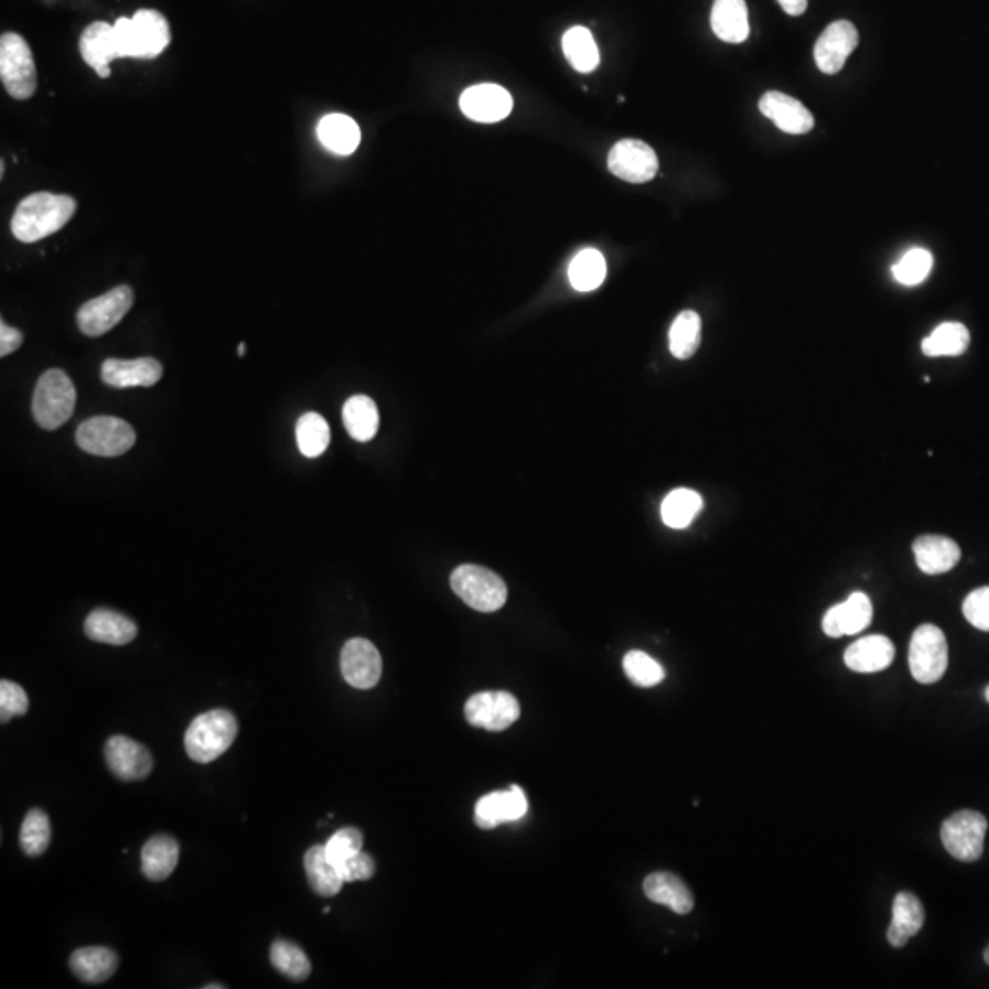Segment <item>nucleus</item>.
Listing matches in <instances>:
<instances>
[{
    "mask_svg": "<svg viewBox=\"0 0 989 989\" xmlns=\"http://www.w3.org/2000/svg\"><path fill=\"white\" fill-rule=\"evenodd\" d=\"M72 196L54 193H33L22 198L11 218V233L24 244L39 243L61 232L76 213Z\"/></svg>",
    "mask_w": 989,
    "mask_h": 989,
    "instance_id": "nucleus-1",
    "label": "nucleus"
},
{
    "mask_svg": "<svg viewBox=\"0 0 989 989\" xmlns=\"http://www.w3.org/2000/svg\"><path fill=\"white\" fill-rule=\"evenodd\" d=\"M114 35L118 44L119 60H154L171 44V28L165 17L157 10L136 11L135 17H119L114 22Z\"/></svg>",
    "mask_w": 989,
    "mask_h": 989,
    "instance_id": "nucleus-2",
    "label": "nucleus"
},
{
    "mask_svg": "<svg viewBox=\"0 0 989 989\" xmlns=\"http://www.w3.org/2000/svg\"><path fill=\"white\" fill-rule=\"evenodd\" d=\"M237 733L235 714L227 709H213L191 722L184 739L185 752L195 763H213L232 748Z\"/></svg>",
    "mask_w": 989,
    "mask_h": 989,
    "instance_id": "nucleus-3",
    "label": "nucleus"
},
{
    "mask_svg": "<svg viewBox=\"0 0 989 989\" xmlns=\"http://www.w3.org/2000/svg\"><path fill=\"white\" fill-rule=\"evenodd\" d=\"M76 387L68 374L52 368L39 378L33 393L32 411L35 422L43 429L54 431L65 426L76 409Z\"/></svg>",
    "mask_w": 989,
    "mask_h": 989,
    "instance_id": "nucleus-4",
    "label": "nucleus"
},
{
    "mask_svg": "<svg viewBox=\"0 0 989 989\" xmlns=\"http://www.w3.org/2000/svg\"><path fill=\"white\" fill-rule=\"evenodd\" d=\"M0 79L11 98L24 101L37 90V68L32 50L17 33L0 37Z\"/></svg>",
    "mask_w": 989,
    "mask_h": 989,
    "instance_id": "nucleus-5",
    "label": "nucleus"
},
{
    "mask_svg": "<svg viewBox=\"0 0 989 989\" xmlns=\"http://www.w3.org/2000/svg\"><path fill=\"white\" fill-rule=\"evenodd\" d=\"M454 594L479 612H495L508 600V587L497 573L476 565H462L451 576Z\"/></svg>",
    "mask_w": 989,
    "mask_h": 989,
    "instance_id": "nucleus-6",
    "label": "nucleus"
},
{
    "mask_svg": "<svg viewBox=\"0 0 989 989\" xmlns=\"http://www.w3.org/2000/svg\"><path fill=\"white\" fill-rule=\"evenodd\" d=\"M949 665V647L946 634L936 625H920L914 631L909 647V667L920 684H936L946 675Z\"/></svg>",
    "mask_w": 989,
    "mask_h": 989,
    "instance_id": "nucleus-7",
    "label": "nucleus"
},
{
    "mask_svg": "<svg viewBox=\"0 0 989 989\" xmlns=\"http://www.w3.org/2000/svg\"><path fill=\"white\" fill-rule=\"evenodd\" d=\"M986 832L988 819L980 811L960 810L944 821L940 838L955 860L974 863L985 852Z\"/></svg>",
    "mask_w": 989,
    "mask_h": 989,
    "instance_id": "nucleus-8",
    "label": "nucleus"
},
{
    "mask_svg": "<svg viewBox=\"0 0 989 989\" xmlns=\"http://www.w3.org/2000/svg\"><path fill=\"white\" fill-rule=\"evenodd\" d=\"M76 440L85 453L96 456H121L135 445L136 433L125 420L96 417L77 428Z\"/></svg>",
    "mask_w": 989,
    "mask_h": 989,
    "instance_id": "nucleus-9",
    "label": "nucleus"
},
{
    "mask_svg": "<svg viewBox=\"0 0 989 989\" xmlns=\"http://www.w3.org/2000/svg\"><path fill=\"white\" fill-rule=\"evenodd\" d=\"M135 303V292L127 284L116 287L110 292L90 299L77 312V326L88 337L107 334L125 315L129 314Z\"/></svg>",
    "mask_w": 989,
    "mask_h": 989,
    "instance_id": "nucleus-10",
    "label": "nucleus"
},
{
    "mask_svg": "<svg viewBox=\"0 0 989 989\" xmlns=\"http://www.w3.org/2000/svg\"><path fill=\"white\" fill-rule=\"evenodd\" d=\"M465 719L482 730H508L520 717V706L514 695L506 691L476 692L465 703Z\"/></svg>",
    "mask_w": 989,
    "mask_h": 989,
    "instance_id": "nucleus-11",
    "label": "nucleus"
},
{
    "mask_svg": "<svg viewBox=\"0 0 989 989\" xmlns=\"http://www.w3.org/2000/svg\"><path fill=\"white\" fill-rule=\"evenodd\" d=\"M655 149L642 140H620L609 154V169L617 179L631 184H645L658 174Z\"/></svg>",
    "mask_w": 989,
    "mask_h": 989,
    "instance_id": "nucleus-12",
    "label": "nucleus"
},
{
    "mask_svg": "<svg viewBox=\"0 0 989 989\" xmlns=\"http://www.w3.org/2000/svg\"><path fill=\"white\" fill-rule=\"evenodd\" d=\"M105 761L110 772L125 783L143 781L154 768L152 753L129 737L114 735L105 744Z\"/></svg>",
    "mask_w": 989,
    "mask_h": 989,
    "instance_id": "nucleus-13",
    "label": "nucleus"
},
{
    "mask_svg": "<svg viewBox=\"0 0 989 989\" xmlns=\"http://www.w3.org/2000/svg\"><path fill=\"white\" fill-rule=\"evenodd\" d=\"M381 656L368 639L354 638L341 651V675L356 689H373L381 678Z\"/></svg>",
    "mask_w": 989,
    "mask_h": 989,
    "instance_id": "nucleus-14",
    "label": "nucleus"
},
{
    "mask_svg": "<svg viewBox=\"0 0 989 989\" xmlns=\"http://www.w3.org/2000/svg\"><path fill=\"white\" fill-rule=\"evenodd\" d=\"M858 30L849 21H836L817 39L814 57L823 74H838L858 46Z\"/></svg>",
    "mask_w": 989,
    "mask_h": 989,
    "instance_id": "nucleus-15",
    "label": "nucleus"
},
{
    "mask_svg": "<svg viewBox=\"0 0 989 989\" xmlns=\"http://www.w3.org/2000/svg\"><path fill=\"white\" fill-rule=\"evenodd\" d=\"M460 109L467 118L479 123H497L508 118L514 109V99L503 87L484 83L467 88L460 96Z\"/></svg>",
    "mask_w": 989,
    "mask_h": 989,
    "instance_id": "nucleus-16",
    "label": "nucleus"
},
{
    "mask_svg": "<svg viewBox=\"0 0 989 989\" xmlns=\"http://www.w3.org/2000/svg\"><path fill=\"white\" fill-rule=\"evenodd\" d=\"M528 811L525 789L512 786L506 792H492L484 795L475 806L476 827L484 830L503 825V823L519 821Z\"/></svg>",
    "mask_w": 989,
    "mask_h": 989,
    "instance_id": "nucleus-17",
    "label": "nucleus"
},
{
    "mask_svg": "<svg viewBox=\"0 0 989 989\" xmlns=\"http://www.w3.org/2000/svg\"><path fill=\"white\" fill-rule=\"evenodd\" d=\"M162 374V363L154 357H138V359L110 357L101 365V379L114 389L152 387L160 381Z\"/></svg>",
    "mask_w": 989,
    "mask_h": 989,
    "instance_id": "nucleus-18",
    "label": "nucleus"
},
{
    "mask_svg": "<svg viewBox=\"0 0 989 989\" xmlns=\"http://www.w3.org/2000/svg\"><path fill=\"white\" fill-rule=\"evenodd\" d=\"M872 603L869 595L863 592H854L849 600L828 609L823 617V631L830 638L852 636L869 627L872 622Z\"/></svg>",
    "mask_w": 989,
    "mask_h": 989,
    "instance_id": "nucleus-19",
    "label": "nucleus"
},
{
    "mask_svg": "<svg viewBox=\"0 0 989 989\" xmlns=\"http://www.w3.org/2000/svg\"><path fill=\"white\" fill-rule=\"evenodd\" d=\"M82 57L99 77L112 76L110 63L119 60L118 44L114 35V24L105 21H96L85 28L79 39Z\"/></svg>",
    "mask_w": 989,
    "mask_h": 989,
    "instance_id": "nucleus-20",
    "label": "nucleus"
},
{
    "mask_svg": "<svg viewBox=\"0 0 989 989\" xmlns=\"http://www.w3.org/2000/svg\"><path fill=\"white\" fill-rule=\"evenodd\" d=\"M759 109L777 125L778 129L788 135H806L814 129V116L799 99L786 96L783 93H766Z\"/></svg>",
    "mask_w": 989,
    "mask_h": 989,
    "instance_id": "nucleus-21",
    "label": "nucleus"
},
{
    "mask_svg": "<svg viewBox=\"0 0 989 989\" xmlns=\"http://www.w3.org/2000/svg\"><path fill=\"white\" fill-rule=\"evenodd\" d=\"M914 559L920 570L929 576L946 573L957 567L963 551L949 537L922 536L913 545Z\"/></svg>",
    "mask_w": 989,
    "mask_h": 989,
    "instance_id": "nucleus-22",
    "label": "nucleus"
},
{
    "mask_svg": "<svg viewBox=\"0 0 989 989\" xmlns=\"http://www.w3.org/2000/svg\"><path fill=\"white\" fill-rule=\"evenodd\" d=\"M85 634L98 644L127 645L138 636V625L119 612L96 609L85 620Z\"/></svg>",
    "mask_w": 989,
    "mask_h": 989,
    "instance_id": "nucleus-23",
    "label": "nucleus"
},
{
    "mask_svg": "<svg viewBox=\"0 0 989 989\" xmlns=\"http://www.w3.org/2000/svg\"><path fill=\"white\" fill-rule=\"evenodd\" d=\"M894 644L880 634L866 636L845 651V665L854 673H880L894 659Z\"/></svg>",
    "mask_w": 989,
    "mask_h": 989,
    "instance_id": "nucleus-24",
    "label": "nucleus"
},
{
    "mask_svg": "<svg viewBox=\"0 0 989 989\" xmlns=\"http://www.w3.org/2000/svg\"><path fill=\"white\" fill-rule=\"evenodd\" d=\"M924 922V905L918 897L911 892H900L892 903V922L886 931V940L892 947H903L909 938L918 935Z\"/></svg>",
    "mask_w": 989,
    "mask_h": 989,
    "instance_id": "nucleus-25",
    "label": "nucleus"
},
{
    "mask_svg": "<svg viewBox=\"0 0 989 989\" xmlns=\"http://www.w3.org/2000/svg\"><path fill=\"white\" fill-rule=\"evenodd\" d=\"M644 892L651 902L665 905L676 914H689L695 907V897L689 886L670 872H655L645 878Z\"/></svg>",
    "mask_w": 989,
    "mask_h": 989,
    "instance_id": "nucleus-26",
    "label": "nucleus"
},
{
    "mask_svg": "<svg viewBox=\"0 0 989 989\" xmlns=\"http://www.w3.org/2000/svg\"><path fill=\"white\" fill-rule=\"evenodd\" d=\"M180 845L173 836H152L141 850V872L147 880L163 881L179 866Z\"/></svg>",
    "mask_w": 989,
    "mask_h": 989,
    "instance_id": "nucleus-27",
    "label": "nucleus"
},
{
    "mask_svg": "<svg viewBox=\"0 0 989 989\" xmlns=\"http://www.w3.org/2000/svg\"><path fill=\"white\" fill-rule=\"evenodd\" d=\"M118 955L109 947H82L72 953L71 969L87 985H101L116 974Z\"/></svg>",
    "mask_w": 989,
    "mask_h": 989,
    "instance_id": "nucleus-28",
    "label": "nucleus"
},
{
    "mask_svg": "<svg viewBox=\"0 0 989 989\" xmlns=\"http://www.w3.org/2000/svg\"><path fill=\"white\" fill-rule=\"evenodd\" d=\"M711 28L724 43H744L750 35L748 6L744 0H714Z\"/></svg>",
    "mask_w": 989,
    "mask_h": 989,
    "instance_id": "nucleus-29",
    "label": "nucleus"
},
{
    "mask_svg": "<svg viewBox=\"0 0 989 989\" xmlns=\"http://www.w3.org/2000/svg\"><path fill=\"white\" fill-rule=\"evenodd\" d=\"M321 143L337 157H348L362 141L359 125L345 114H329L318 125Z\"/></svg>",
    "mask_w": 989,
    "mask_h": 989,
    "instance_id": "nucleus-30",
    "label": "nucleus"
},
{
    "mask_svg": "<svg viewBox=\"0 0 989 989\" xmlns=\"http://www.w3.org/2000/svg\"><path fill=\"white\" fill-rule=\"evenodd\" d=\"M304 871L309 878L310 886L315 894L320 896H335L343 886V878H341L337 867L330 861L326 854L325 845H314L307 850L304 854Z\"/></svg>",
    "mask_w": 989,
    "mask_h": 989,
    "instance_id": "nucleus-31",
    "label": "nucleus"
},
{
    "mask_svg": "<svg viewBox=\"0 0 989 989\" xmlns=\"http://www.w3.org/2000/svg\"><path fill=\"white\" fill-rule=\"evenodd\" d=\"M343 422H345L346 431L352 439L357 442H368L378 433V407L368 396H352L343 406Z\"/></svg>",
    "mask_w": 989,
    "mask_h": 989,
    "instance_id": "nucleus-32",
    "label": "nucleus"
},
{
    "mask_svg": "<svg viewBox=\"0 0 989 989\" xmlns=\"http://www.w3.org/2000/svg\"><path fill=\"white\" fill-rule=\"evenodd\" d=\"M562 50L570 65L581 74H590L600 65V50L592 33L584 26H573L562 35Z\"/></svg>",
    "mask_w": 989,
    "mask_h": 989,
    "instance_id": "nucleus-33",
    "label": "nucleus"
},
{
    "mask_svg": "<svg viewBox=\"0 0 989 989\" xmlns=\"http://www.w3.org/2000/svg\"><path fill=\"white\" fill-rule=\"evenodd\" d=\"M605 257L598 249H583L573 257L568 268V279L579 292H592L605 281Z\"/></svg>",
    "mask_w": 989,
    "mask_h": 989,
    "instance_id": "nucleus-34",
    "label": "nucleus"
},
{
    "mask_svg": "<svg viewBox=\"0 0 989 989\" xmlns=\"http://www.w3.org/2000/svg\"><path fill=\"white\" fill-rule=\"evenodd\" d=\"M969 340V330L963 323H944L922 341V352L929 357L963 356Z\"/></svg>",
    "mask_w": 989,
    "mask_h": 989,
    "instance_id": "nucleus-35",
    "label": "nucleus"
},
{
    "mask_svg": "<svg viewBox=\"0 0 989 989\" xmlns=\"http://www.w3.org/2000/svg\"><path fill=\"white\" fill-rule=\"evenodd\" d=\"M703 501L697 492L680 487L670 492L662 503V519L675 530H684L702 512Z\"/></svg>",
    "mask_w": 989,
    "mask_h": 989,
    "instance_id": "nucleus-36",
    "label": "nucleus"
},
{
    "mask_svg": "<svg viewBox=\"0 0 989 989\" xmlns=\"http://www.w3.org/2000/svg\"><path fill=\"white\" fill-rule=\"evenodd\" d=\"M702 341V321L692 310H686L676 318L669 330L670 354L676 359H689L698 351Z\"/></svg>",
    "mask_w": 989,
    "mask_h": 989,
    "instance_id": "nucleus-37",
    "label": "nucleus"
},
{
    "mask_svg": "<svg viewBox=\"0 0 989 989\" xmlns=\"http://www.w3.org/2000/svg\"><path fill=\"white\" fill-rule=\"evenodd\" d=\"M270 960L279 974L292 979L293 982H303L309 979L312 971V964L307 953L290 940L273 942L270 947Z\"/></svg>",
    "mask_w": 989,
    "mask_h": 989,
    "instance_id": "nucleus-38",
    "label": "nucleus"
},
{
    "mask_svg": "<svg viewBox=\"0 0 989 989\" xmlns=\"http://www.w3.org/2000/svg\"><path fill=\"white\" fill-rule=\"evenodd\" d=\"M298 448L307 459H315L325 453L330 445V428L320 412H304L295 428Z\"/></svg>",
    "mask_w": 989,
    "mask_h": 989,
    "instance_id": "nucleus-39",
    "label": "nucleus"
},
{
    "mask_svg": "<svg viewBox=\"0 0 989 989\" xmlns=\"http://www.w3.org/2000/svg\"><path fill=\"white\" fill-rule=\"evenodd\" d=\"M19 841H21L22 852L30 858L43 856L49 850L50 841H52V825H50L46 811L41 808L28 811L22 821Z\"/></svg>",
    "mask_w": 989,
    "mask_h": 989,
    "instance_id": "nucleus-40",
    "label": "nucleus"
},
{
    "mask_svg": "<svg viewBox=\"0 0 989 989\" xmlns=\"http://www.w3.org/2000/svg\"><path fill=\"white\" fill-rule=\"evenodd\" d=\"M933 270V255L927 249L914 248L903 255L892 268V276L903 287H916Z\"/></svg>",
    "mask_w": 989,
    "mask_h": 989,
    "instance_id": "nucleus-41",
    "label": "nucleus"
},
{
    "mask_svg": "<svg viewBox=\"0 0 989 989\" xmlns=\"http://www.w3.org/2000/svg\"><path fill=\"white\" fill-rule=\"evenodd\" d=\"M623 669L628 680L638 687H655L665 678L664 667L642 651L627 653L623 658Z\"/></svg>",
    "mask_w": 989,
    "mask_h": 989,
    "instance_id": "nucleus-42",
    "label": "nucleus"
},
{
    "mask_svg": "<svg viewBox=\"0 0 989 989\" xmlns=\"http://www.w3.org/2000/svg\"><path fill=\"white\" fill-rule=\"evenodd\" d=\"M326 854L335 867L363 849V834L357 828H341L325 845Z\"/></svg>",
    "mask_w": 989,
    "mask_h": 989,
    "instance_id": "nucleus-43",
    "label": "nucleus"
},
{
    "mask_svg": "<svg viewBox=\"0 0 989 989\" xmlns=\"http://www.w3.org/2000/svg\"><path fill=\"white\" fill-rule=\"evenodd\" d=\"M28 695L19 684L10 680L0 681V722L6 724L13 717L26 714Z\"/></svg>",
    "mask_w": 989,
    "mask_h": 989,
    "instance_id": "nucleus-44",
    "label": "nucleus"
},
{
    "mask_svg": "<svg viewBox=\"0 0 989 989\" xmlns=\"http://www.w3.org/2000/svg\"><path fill=\"white\" fill-rule=\"evenodd\" d=\"M964 616L975 628L989 633V587L971 592L964 600Z\"/></svg>",
    "mask_w": 989,
    "mask_h": 989,
    "instance_id": "nucleus-45",
    "label": "nucleus"
},
{
    "mask_svg": "<svg viewBox=\"0 0 989 989\" xmlns=\"http://www.w3.org/2000/svg\"><path fill=\"white\" fill-rule=\"evenodd\" d=\"M337 871H340L341 878H343L345 883L367 881L376 874V861L370 856L365 854L363 850H359L356 854H352L351 858H346L345 861H341L340 866H337Z\"/></svg>",
    "mask_w": 989,
    "mask_h": 989,
    "instance_id": "nucleus-46",
    "label": "nucleus"
},
{
    "mask_svg": "<svg viewBox=\"0 0 989 989\" xmlns=\"http://www.w3.org/2000/svg\"><path fill=\"white\" fill-rule=\"evenodd\" d=\"M22 340H24V335L21 330L13 329L6 321L0 323V356L6 357L13 354L22 345Z\"/></svg>",
    "mask_w": 989,
    "mask_h": 989,
    "instance_id": "nucleus-47",
    "label": "nucleus"
},
{
    "mask_svg": "<svg viewBox=\"0 0 989 989\" xmlns=\"http://www.w3.org/2000/svg\"><path fill=\"white\" fill-rule=\"evenodd\" d=\"M778 4L788 15L799 17L805 13L808 8V0H778Z\"/></svg>",
    "mask_w": 989,
    "mask_h": 989,
    "instance_id": "nucleus-48",
    "label": "nucleus"
},
{
    "mask_svg": "<svg viewBox=\"0 0 989 989\" xmlns=\"http://www.w3.org/2000/svg\"><path fill=\"white\" fill-rule=\"evenodd\" d=\"M237 354L240 357L246 356V345H244V343H240V345H238Z\"/></svg>",
    "mask_w": 989,
    "mask_h": 989,
    "instance_id": "nucleus-49",
    "label": "nucleus"
},
{
    "mask_svg": "<svg viewBox=\"0 0 989 989\" xmlns=\"http://www.w3.org/2000/svg\"><path fill=\"white\" fill-rule=\"evenodd\" d=\"M204 988H206V989H217V988H226V986H224V985H207V986H204Z\"/></svg>",
    "mask_w": 989,
    "mask_h": 989,
    "instance_id": "nucleus-50",
    "label": "nucleus"
},
{
    "mask_svg": "<svg viewBox=\"0 0 989 989\" xmlns=\"http://www.w3.org/2000/svg\"><path fill=\"white\" fill-rule=\"evenodd\" d=\"M985 963L988 964V966H989V946L986 947V952H985Z\"/></svg>",
    "mask_w": 989,
    "mask_h": 989,
    "instance_id": "nucleus-51",
    "label": "nucleus"
},
{
    "mask_svg": "<svg viewBox=\"0 0 989 989\" xmlns=\"http://www.w3.org/2000/svg\"><path fill=\"white\" fill-rule=\"evenodd\" d=\"M985 697H986V700H988V703H989V686L986 687Z\"/></svg>",
    "mask_w": 989,
    "mask_h": 989,
    "instance_id": "nucleus-52",
    "label": "nucleus"
}]
</instances>
